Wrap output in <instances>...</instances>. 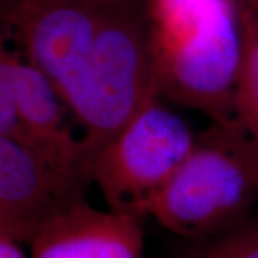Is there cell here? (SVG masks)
I'll use <instances>...</instances> for the list:
<instances>
[{"instance_id":"6da1fadb","label":"cell","mask_w":258,"mask_h":258,"mask_svg":"<svg viewBox=\"0 0 258 258\" xmlns=\"http://www.w3.org/2000/svg\"><path fill=\"white\" fill-rule=\"evenodd\" d=\"M159 98L235 122L242 63L237 0H145Z\"/></svg>"},{"instance_id":"7a4b0ae2","label":"cell","mask_w":258,"mask_h":258,"mask_svg":"<svg viewBox=\"0 0 258 258\" xmlns=\"http://www.w3.org/2000/svg\"><path fill=\"white\" fill-rule=\"evenodd\" d=\"M158 96L145 0H102L92 50L63 99L82 129L88 168Z\"/></svg>"},{"instance_id":"3957f363","label":"cell","mask_w":258,"mask_h":258,"mask_svg":"<svg viewBox=\"0 0 258 258\" xmlns=\"http://www.w3.org/2000/svg\"><path fill=\"white\" fill-rule=\"evenodd\" d=\"M258 201V152L235 122H214L151 204L148 215L189 238L222 235Z\"/></svg>"},{"instance_id":"277c9868","label":"cell","mask_w":258,"mask_h":258,"mask_svg":"<svg viewBox=\"0 0 258 258\" xmlns=\"http://www.w3.org/2000/svg\"><path fill=\"white\" fill-rule=\"evenodd\" d=\"M197 137L184 118L155 96L102 148L89 179L109 210L142 218L189 155Z\"/></svg>"},{"instance_id":"5b68a950","label":"cell","mask_w":258,"mask_h":258,"mask_svg":"<svg viewBox=\"0 0 258 258\" xmlns=\"http://www.w3.org/2000/svg\"><path fill=\"white\" fill-rule=\"evenodd\" d=\"M101 10L102 0H16L2 23L63 101L92 50Z\"/></svg>"},{"instance_id":"8992f818","label":"cell","mask_w":258,"mask_h":258,"mask_svg":"<svg viewBox=\"0 0 258 258\" xmlns=\"http://www.w3.org/2000/svg\"><path fill=\"white\" fill-rule=\"evenodd\" d=\"M12 83L22 142L32 148L69 189L82 194L89 179L82 139L68 123L60 95L45 75L20 53L12 56Z\"/></svg>"},{"instance_id":"52a82bcc","label":"cell","mask_w":258,"mask_h":258,"mask_svg":"<svg viewBox=\"0 0 258 258\" xmlns=\"http://www.w3.org/2000/svg\"><path fill=\"white\" fill-rule=\"evenodd\" d=\"M28 247L29 258H144V235L138 217L79 198L56 210Z\"/></svg>"},{"instance_id":"ba28073f","label":"cell","mask_w":258,"mask_h":258,"mask_svg":"<svg viewBox=\"0 0 258 258\" xmlns=\"http://www.w3.org/2000/svg\"><path fill=\"white\" fill-rule=\"evenodd\" d=\"M79 198L32 148L0 134V237L29 245L56 210Z\"/></svg>"},{"instance_id":"9c48e42d","label":"cell","mask_w":258,"mask_h":258,"mask_svg":"<svg viewBox=\"0 0 258 258\" xmlns=\"http://www.w3.org/2000/svg\"><path fill=\"white\" fill-rule=\"evenodd\" d=\"M238 10L242 30V63L235 95V118L258 152V26L240 2Z\"/></svg>"},{"instance_id":"30bf717a","label":"cell","mask_w":258,"mask_h":258,"mask_svg":"<svg viewBox=\"0 0 258 258\" xmlns=\"http://www.w3.org/2000/svg\"><path fill=\"white\" fill-rule=\"evenodd\" d=\"M8 39H10L8 29L0 22V134L22 142L12 83L13 50L8 46Z\"/></svg>"},{"instance_id":"8fae6325","label":"cell","mask_w":258,"mask_h":258,"mask_svg":"<svg viewBox=\"0 0 258 258\" xmlns=\"http://www.w3.org/2000/svg\"><path fill=\"white\" fill-rule=\"evenodd\" d=\"M191 258H258V230L232 234Z\"/></svg>"},{"instance_id":"7c38bea8","label":"cell","mask_w":258,"mask_h":258,"mask_svg":"<svg viewBox=\"0 0 258 258\" xmlns=\"http://www.w3.org/2000/svg\"><path fill=\"white\" fill-rule=\"evenodd\" d=\"M0 258H29V252L23 249V244L0 237Z\"/></svg>"},{"instance_id":"4fadbf2b","label":"cell","mask_w":258,"mask_h":258,"mask_svg":"<svg viewBox=\"0 0 258 258\" xmlns=\"http://www.w3.org/2000/svg\"><path fill=\"white\" fill-rule=\"evenodd\" d=\"M238 2L251 13L258 26V0H238Z\"/></svg>"},{"instance_id":"5bb4252c","label":"cell","mask_w":258,"mask_h":258,"mask_svg":"<svg viewBox=\"0 0 258 258\" xmlns=\"http://www.w3.org/2000/svg\"><path fill=\"white\" fill-rule=\"evenodd\" d=\"M16 0H0V8H8L10 5H13Z\"/></svg>"}]
</instances>
